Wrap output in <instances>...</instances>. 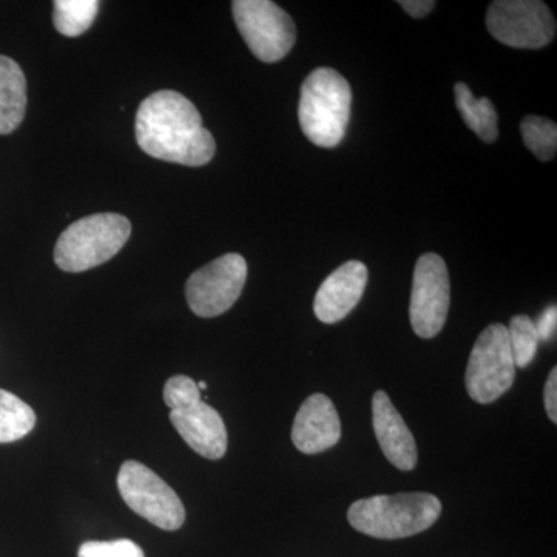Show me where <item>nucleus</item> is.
I'll list each match as a JSON object with an SVG mask.
<instances>
[{
  "label": "nucleus",
  "mask_w": 557,
  "mask_h": 557,
  "mask_svg": "<svg viewBox=\"0 0 557 557\" xmlns=\"http://www.w3.org/2000/svg\"><path fill=\"white\" fill-rule=\"evenodd\" d=\"M135 135L141 150L168 163L205 166L215 153V139L199 110L174 90L156 91L139 104Z\"/></svg>",
  "instance_id": "nucleus-1"
},
{
  "label": "nucleus",
  "mask_w": 557,
  "mask_h": 557,
  "mask_svg": "<svg viewBox=\"0 0 557 557\" xmlns=\"http://www.w3.org/2000/svg\"><path fill=\"white\" fill-rule=\"evenodd\" d=\"M442 508V502L434 494L403 493L354 502L347 518L359 533L394 541L426 531L437 522Z\"/></svg>",
  "instance_id": "nucleus-2"
},
{
  "label": "nucleus",
  "mask_w": 557,
  "mask_h": 557,
  "mask_svg": "<svg viewBox=\"0 0 557 557\" xmlns=\"http://www.w3.org/2000/svg\"><path fill=\"white\" fill-rule=\"evenodd\" d=\"M350 84L336 70H313L300 87L299 123L319 148H335L346 135L351 112Z\"/></svg>",
  "instance_id": "nucleus-3"
},
{
  "label": "nucleus",
  "mask_w": 557,
  "mask_h": 557,
  "mask_svg": "<svg viewBox=\"0 0 557 557\" xmlns=\"http://www.w3.org/2000/svg\"><path fill=\"white\" fill-rule=\"evenodd\" d=\"M164 403L171 423L190 449L208 460H220L228 449V432L220 413L201 399V391L189 376L168 380Z\"/></svg>",
  "instance_id": "nucleus-4"
},
{
  "label": "nucleus",
  "mask_w": 557,
  "mask_h": 557,
  "mask_svg": "<svg viewBox=\"0 0 557 557\" xmlns=\"http://www.w3.org/2000/svg\"><path fill=\"white\" fill-rule=\"evenodd\" d=\"M131 233V222L124 215L112 212L87 215L61 234L54 247V262L65 273L95 269L115 258Z\"/></svg>",
  "instance_id": "nucleus-5"
},
{
  "label": "nucleus",
  "mask_w": 557,
  "mask_h": 557,
  "mask_svg": "<svg viewBox=\"0 0 557 557\" xmlns=\"http://www.w3.org/2000/svg\"><path fill=\"white\" fill-rule=\"evenodd\" d=\"M516 379V364L505 325L493 324L480 333L469 357L467 391L479 405H491L507 394Z\"/></svg>",
  "instance_id": "nucleus-6"
},
{
  "label": "nucleus",
  "mask_w": 557,
  "mask_h": 557,
  "mask_svg": "<svg viewBox=\"0 0 557 557\" xmlns=\"http://www.w3.org/2000/svg\"><path fill=\"white\" fill-rule=\"evenodd\" d=\"M116 483L127 507L152 525L175 531L185 523L186 511L177 493L152 469L139 461H124Z\"/></svg>",
  "instance_id": "nucleus-7"
},
{
  "label": "nucleus",
  "mask_w": 557,
  "mask_h": 557,
  "mask_svg": "<svg viewBox=\"0 0 557 557\" xmlns=\"http://www.w3.org/2000/svg\"><path fill=\"white\" fill-rule=\"evenodd\" d=\"M233 16L249 50L267 64L284 60L295 46V22L270 0H234Z\"/></svg>",
  "instance_id": "nucleus-8"
},
{
  "label": "nucleus",
  "mask_w": 557,
  "mask_h": 557,
  "mask_svg": "<svg viewBox=\"0 0 557 557\" xmlns=\"http://www.w3.org/2000/svg\"><path fill=\"white\" fill-rule=\"evenodd\" d=\"M486 27L512 49H542L556 36V21L541 0H497L487 9Z\"/></svg>",
  "instance_id": "nucleus-9"
},
{
  "label": "nucleus",
  "mask_w": 557,
  "mask_h": 557,
  "mask_svg": "<svg viewBox=\"0 0 557 557\" xmlns=\"http://www.w3.org/2000/svg\"><path fill=\"white\" fill-rule=\"evenodd\" d=\"M247 260L236 252L220 256L190 274L186 282L189 309L200 318L226 313L240 298L247 282Z\"/></svg>",
  "instance_id": "nucleus-10"
},
{
  "label": "nucleus",
  "mask_w": 557,
  "mask_h": 557,
  "mask_svg": "<svg viewBox=\"0 0 557 557\" xmlns=\"http://www.w3.org/2000/svg\"><path fill=\"white\" fill-rule=\"evenodd\" d=\"M450 282L445 260L435 252L418 259L410 296V324L420 338H435L448 319Z\"/></svg>",
  "instance_id": "nucleus-11"
},
{
  "label": "nucleus",
  "mask_w": 557,
  "mask_h": 557,
  "mask_svg": "<svg viewBox=\"0 0 557 557\" xmlns=\"http://www.w3.org/2000/svg\"><path fill=\"white\" fill-rule=\"evenodd\" d=\"M368 267L358 260L344 263L319 287L314 298V314L324 324H335L358 306L368 287Z\"/></svg>",
  "instance_id": "nucleus-12"
},
{
  "label": "nucleus",
  "mask_w": 557,
  "mask_h": 557,
  "mask_svg": "<svg viewBox=\"0 0 557 557\" xmlns=\"http://www.w3.org/2000/svg\"><path fill=\"white\" fill-rule=\"evenodd\" d=\"M341 434L338 410L332 399L314 394L302 403L292 431L296 449L307 456L324 453L338 445Z\"/></svg>",
  "instance_id": "nucleus-13"
},
{
  "label": "nucleus",
  "mask_w": 557,
  "mask_h": 557,
  "mask_svg": "<svg viewBox=\"0 0 557 557\" xmlns=\"http://www.w3.org/2000/svg\"><path fill=\"white\" fill-rule=\"evenodd\" d=\"M372 413L373 429L384 456L395 468L412 471L418 461L416 438L386 392L373 395Z\"/></svg>",
  "instance_id": "nucleus-14"
},
{
  "label": "nucleus",
  "mask_w": 557,
  "mask_h": 557,
  "mask_svg": "<svg viewBox=\"0 0 557 557\" xmlns=\"http://www.w3.org/2000/svg\"><path fill=\"white\" fill-rule=\"evenodd\" d=\"M27 112V79L16 61L0 54V135L21 126Z\"/></svg>",
  "instance_id": "nucleus-15"
},
{
  "label": "nucleus",
  "mask_w": 557,
  "mask_h": 557,
  "mask_svg": "<svg viewBox=\"0 0 557 557\" xmlns=\"http://www.w3.org/2000/svg\"><path fill=\"white\" fill-rule=\"evenodd\" d=\"M456 104L469 129L485 143H494L498 137V115L493 102L487 98H475L465 83L456 84Z\"/></svg>",
  "instance_id": "nucleus-16"
},
{
  "label": "nucleus",
  "mask_w": 557,
  "mask_h": 557,
  "mask_svg": "<svg viewBox=\"0 0 557 557\" xmlns=\"http://www.w3.org/2000/svg\"><path fill=\"white\" fill-rule=\"evenodd\" d=\"M100 7L98 0H54V27L67 38L84 35L97 20Z\"/></svg>",
  "instance_id": "nucleus-17"
},
{
  "label": "nucleus",
  "mask_w": 557,
  "mask_h": 557,
  "mask_svg": "<svg viewBox=\"0 0 557 557\" xmlns=\"http://www.w3.org/2000/svg\"><path fill=\"white\" fill-rule=\"evenodd\" d=\"M35 424V410L16 395L0 388V443L24 438Z\"/></svg>",
  "instance_id": "nucleus-18"
},
{
  "label": "nucleus",
  "mask_w": 557,
  "mask_h": 557,
  "mask_svg": "<svg viewBox=\"0 0 557 557\" xmlns=\"http://www.w3.org/2000/svg\"><path fill=\"white\" fill-rule=\"evenodd\" d=\"M523 143L541 161L555 159L557 149V126L555 121L542 116H525L520 123Z\"/></svg>",
  "instance_id": "nucleus-19"
},
{
  "label": "nucleus",
  "mask_w": 557,
  "mask_h": 557,
  "mask_svg": "<svg viewBox=\"0 0 557 557\" xmlns=\"http://www.w3.org/2000/svg\"><path fill=\"white\" fill-rule=\"evenodd\" d=\"M507 330L516 368H528L536 357L539 343H541L533 319L525 314H518L509 321Z\"/></svg>",
  "instance_id": "nucleus-20"
},
{
  "label": "nucleus",
  "mask_w": 557,
  "mask_h": 557,
  "mask_svg": "<svg viewBox=\"0 0 557 557\" xmlns=\"http://www.w3.org/2000/svg\"><path fill=\"white\" fill-rule=\"evenodd\" d=\"M78 557H145V553L129 539H120L110 542H86L81 545Z\"/></svg>",
  "instance_id": "nucleus-21"
},
{
  "label": "nucleus",
  "mask_w": 557,
  "mask_h": 557,
  "mask_svg": "<svg viewBox=\"0 0 557 557\" xmlns=\"http://www.w3.org/2000/svg\"><path fill=\"white\" fill-rule=\"evenodd\" d=\"M534 325H536L539 341H542V343H548V341L555 338L557 329V307L549 306L542 311L537 321H534Z\"/></svg>",
  "instance_id": "nucleus-22"
},
{
  "label": "nucleus",
  "mask_w": 557,
  "mask_h": 557,
  "mask_svg": "<svg viewBox=\"0 0 557 557\" xmlns=\"http://www.w3.org/2000/svg\"><path fill=\"white\" fill-rule=\"evenodd\" d=\"M545 409H547L548 418L553 423H557V369H553L549 373L547 384L544 388Z\"/></svg>",
  "instance_id": "nucleus-23"
},
{
  "label": "nucleus",
  "mask_w": 557,
  "mask_h": 557,
  "mask_svg": "<svg viewBox=\"0 0 557 557\" xmlns=\"http://www.w3.org/2000/svg\"><path fill=\"white\" fill-rule=\"evenodd\" d=\"M398 3L409 16L416 17V20L428 16L435 9L434 0H401Z\"/></svg>",
  "instance_id": "nucleus-24"
},
{
  "label": "nucleus",
  "mask_w": 557,
  "mask_h": 557,
  "mask_svg": "<svg viewBox=\"0 0 557 557\" xmlns=\"http://www.w3.org/2000/svg\"><path fill=\"white\" fill-rule=\"evenodd\" d=\"M197 387H199L200 391H207L208 384L205 383V381H200V383H197Z\"/></svg>",
  "instance_id": "nucleus-25"
}]
</instances>
